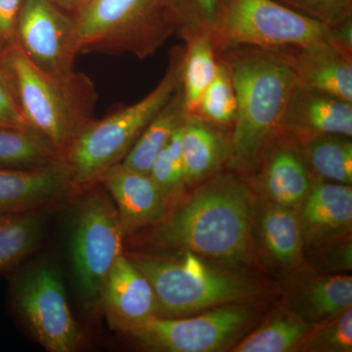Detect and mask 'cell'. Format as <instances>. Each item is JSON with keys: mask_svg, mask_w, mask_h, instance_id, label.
<instances>
[{"mask_svg": "<svg viewBox=\"0 0 352 352\" xmlns=\"http://www.w3.org/2000/svg\"><path fill=\"white\" fill-rule=\"evenodd\" d=\"M256 201L235 171H219L187 194L156 226L136 237L156 250L190 251L224 263H249L254 254Z\"/></svg>", "mask_w": 352, "mask_h": 352, "instance_id": "obj_1", "label": "cell"}, {"mask_svg": "<svg viewBox=\"0 0 352 352\" xmlns=\"http://www.w3.org/2000/svg\"><path fill=\"white\" fill-rule=\"evenodd\" d=\"M217 56L228 64L237 98L226 168L252 175L281 138L285 111L300 83L278 50L238 46L220 51Z\"/></svg>", "mask_w": 352, "mask_h": 352, "instance_id": "obj_2", "label": "cell"}, {"mask_svg": "<svg viewBox=\"0 0 352 352\" xmlns=\"http://www.w3.org/2000/svg\"><path fill=\"white\" fill-rule=\"evenodd\" d=\"M25 122L66 157L94 118L97 92L87 75L67 78L43 73L17 43L0 54Z\"/></svg>", "mask_w": 352, "mask_h": 352, "instance_id": "obj_3", "label": "cell"}, {"mask_svg": "<svg viewBox=\"0 0 352 352\" xmlns=\"http://www.w3.org/2000/svg\"><path fill=\"white\" fill-rule=\"evenodd\" d=\"M126 256L151 284L157 317L189 316L227 303L245 302L261 293V286L251 278L208 263L193 252Z\"/></svg>", "mask_w": 352, "mask_h": 352, "instance_id": "obj_4", "label": "cell"}, {"mask_svg": "<svg viewBox=\"0 0 352 352\" xmlns=\"http://www.w3.org/2000/svg\"><path fill=\"white\" fill-rule=\"evenodd\" d=\"M184 45L171 48L166 73L157 87L133 105L94 120L72 146L66 160L78 193L87 191L131 151L148 124L170 101L182 78Z\"/></svg>", "mask_w": 352, "mask_h": 352, "instance_id": "obj_5", "label": "cell"}, {"mask_svg": "<svg viewBox=\"0 0 352 352\" xmlns=\"http://www.w3.org/2000/svg\"><path fill=\"white\" fill-rule=\"evenodd\" d=\"M73 17L78 54H131L143 60L175 36L166 0H88Z\"/></svg>", "mask_w": 352, "mask_h": 352, "instance_id": "obj_6", "label": "cell"}, {"mask_svg": "<svg viewBox=\"0 0 352 352\" xmlns=\"http://www.w3.org/2000/svg\"><path fill=\"white\" fill-rule=\"evenodd\" d=\"M327 25L275 0H220L210 36L217 53L238 46L276 50L327 43Z\"/></svg>", "mask_w": 352, "mask_h": 352, "instance_id": "obj_7", "label": "cell"}, {"mask_svg": "<svg viewBox=\"0 0 352 352\" xmlns=\"http://www.w3.org/2000/svg\"><path fill=\"white\" fill-rule=\"evenodd\" d=\"M71 239L74 272L87 305H99L111 268L122 256L124 234L117 208L100 183L87 189Z\"/></svg>", "mask_w": 352, "mask_h": 352, "instance_id": "obj_8", "label": "cell"}, {"mask_svg": "<svg viewBox=\"0 0 352 352\" xmlns=\"http://www.w3.org/2000/svg\"><path fill=\"white\" fill-rule=\"evenodd\" d=\"M254 318V308L245 302H233L198 316L154 317L122 333L152 351H219L239 339Z\"/></svg>", "mask_w": 352, "mask_h": 352, "instance_id": "obj_9", "label": "cell"}, {"mask_svg": "<svg viewBox=\"0 0 352 352\" xmlns=\"http://www.w3.org/2000/svg\"><path fill=\"white\" fill-rule=\"evenodd\" d=\"M11 303L34 339L50 352H74L83 336L69 308L61 275L50 265L25 271L14 280Z\"/></svg>", "mask_w": 352, "mask_h": 352, "instance_id": "obj_10", "label": "cell"}, {"mask_svg": "<svg viewBox=\"0 0 352 352\" xmlns=\"http://www.w3.org/2000/svg\"><path fill=\"white\" fill-rule=\"evenodd\" d=\"M16 43L46 75L67 78L76 72L75 21L50 0H24Z\"/></svg>", "mask_w": 352, "mask_h": 352, "instance_id": "obj_11", "label": "cell"}, {"mask_svg": "<svg viewBox=\"0 0 352 352\" xmlns=\"http://www.w3.org/2000/svg\"><path fill=\"white\" fill-rule=\"evenodd\" d=\"M296 212L305 249L314 251L344 239L351 233V185L314 177Z\"/></svg>", "mask_w": 352, "mask_h": 352, "instance_id": "obj_12", "label": "cell"}, {"mask_svg": "<svg viewBox=\"0 0 352 352\" xmlns=\"http://www.w3.org/2000/svg\"><path fill=\"white\" fill-rule=\"evenodd\" d=\"M117 208L124 237L156 226L168 214V204L149 175L116 164L98 179Z\"/></svg>", "mask_w": 352, "mask_h": 352, "instance_id": "obj_13", "label": "cell"}, {"mask_svg": "<svg viewBox=\"0 0 352 352\" xmlns=\"http://www.w3.org/2000/svg\"><path fill=\"white\" fill-rule=\"evenodd\" d=\"M78 193L66 161L28 170L0 168V214L45 210Z\"/></svg>", "mask_w": 352, "mask_h": 352, "instance_id": "obj_14", "label": "cell"}, {"mask_svg": "<svg viewBox=\"0 0 352 352\" xmlns=\"http://www.w3.org/2000/svg\"><path fill=\"white\" fill-rule=\"evenodd\" d=\"M99 305L111 327L120 333L159 316V305L151 284L124 254L111 268Z\"/></svg>", "mask_w": 352, "mask_h": 352, "instance_id": "obj_15", "label": "cell"}, {"mask_svg": "<svg viewBox=\"0 0 352 352\" xmlns=\"http://www.w3.org/2000/svg\"><path fill=\"white\" fill-rule=\"evenodd\" d=\"M352 136V102L298 85L287 105L281 138L298 144L315 136Z\"/></svg>", "mask_w": 352, "mask_h": 352, "instance_id": "obj_16", "label": "cell"}, {"mask_svg": "<svg viewBox=\"0 0 352 352\" xmlns=\"http://www.w3.org/2000/svg\"><path fill=\"white\" fill-rule=\"evenodd\" d=\"M254 173L264 200L296 210L307 197L314 178L298 144L284 138L271 146Z\"/></svg>", "mask_w": 352, "mask_h": 352, "instance_id": "obj_17", "label": "cell"}, {"mask_svg": "<svg viewBox=\"0 0 352 352\" xmlns=\"http://www.w3.org/2000/svg\"><path fill=\"white\" fill-rule=\"evenodd\" d=\"M303 87L352 102V58L327 43L276 50Z\"/></svg>", "mask_w": 352, "mask_h": 352, "instance_id": "obj_18", "label": "cell"}, {"mask_svg": "<svg viewBox=\"0 0 352 352\" xmlns=\"http://www.w3.org/2000/svg\"><path fill=\"white\" fill-rule=\"evenodd\" d=\"M231 131L188 115L180 134V153L187 188H194L226 168Z\"/></svg>", "mask_w": 352, "mask_h": 352, "instance_id": "obj_19", "label": "cell"}, {"mask_svg": "<svg viewBox=\"0 0 352 352\" xmlns=\"http://www.w3.org/2000/svg\"><path fill=\"white\" fill-rule=\"evenodd\" d=\"M254 231L271 263L289 270L302 263L305 247L296 208L263 200L256 207Z\"/></svg>", "mask_w": 352, "mask_h": 352, "instance_id": "obj_20", "label": "cell"}, {"mask_svg": "<svg viewBox=\"0 0 352 352\" xmlns=\"http://www.w3.org/2000/svg\"><path fill=\"white\" fill-rule=\"evenodd\" d=\"M289 309L309 323H323L352 308V278L324 274L298 282L289 294Z\"/></svg>", "mask_w": 352, "mask_h": 352, "instance_id": "obj_21", "label": "cell"}, {"mask_svg": "<svg viewBox=\"0 0 352 352\" xmlns=\"http://www.w3.org/2000/svg\"><path fill=\"white\" fill-rule=\"evenodd\" d=\"M188 115L179 83L170 101L148 124L120 164L131 170L149 175L157 155L184 124Z\"/></svg>", "mask_w": 352, "mask_h": 352, "instance_id": "obj_22", "label": "cell"}, {"mask_svg": "<svg viewBox=\"0 0 352 352\" xmlns=\"http://www.w3.org/2000/svg\"><path fill=\"white\" fill-rule=\"evenodd\" d=\"M45 226V210L0 214V273L38 249Z\"/></svg>", "mask_w": 352, "mask_h": 352, "instance_id": "obj_23", "label": "cell"}, {"mask_svg": "<svg viewBox=\"0 0 352 352\" xmlns=\"http://www.w3.org/2000/svg\"><path fill=\"white\" fill-rule=\"evenodd\" d=\"M298 146L308 170L314 177L351 185V138L325 134L307 139Z\"/></svg>", "mask_w": 352, "mask_h": 352, "instance_id": "obj_24", "label": "cell"}, {"mask_svg": "<svg viewBox=\"0 0 352 352\" xmlns=\"http://www.w3.org/2000/svg\"><path fill=\"white\" fill-rule=\"evenodd\" d=\"M63 161V155L34 129L0 126V168L28 170Z\"/></svg>", "mask_w": 352, "mask_h": 352, "instance_id": "obj_25", "label": "cell"}, {"mask_svg": "<svg viewBox=\"0 0 352 352\" xmlns=\"http://www.w3.org/2000/svg\"><path fill=\"white\" fill-rule=\"evenodd\" d=\"M314 327V324L303 320L291 309L280 310L234 347L233 351H295Z\"/></svg>", "mask_w": 352, "mask_h": 352, "instance_id": "obj_26", "label": "cell"}, {"mask_svg": "<svg viewBox=\"0 0 352 352\" xmlns=\"http://www.w3.org/2000/svg\"><path fill=\"white\" fill-rule=\"evenodd\" d=\"M184 43L180 85L187 111L193 115L217 75V57L210 34H198Z\"/></svg>", "mask_w": 352, "mask_h": 352, "instance_id": "obj_27", "label": "cell"}, {"mask_svg": "<svg viewBox=\"0 0 352 352\" xmlns=\"http://www.w3.org/2000/svg\"><path fill=\"white\" fill-rule=\"evenodd\" d=\"M236 113L237 98L230 69L226 60L217 57V75L204 92L193 115L198 116L215 126L232 131Z\"/></svg>", "mask_w": 352, "mask_h": 352, "instance_id": "obj_28", "label": "cell"}, {"mask_svg": "<svg viewBox=\"0 0 352 352\" xmlns=\"http://www.w3.org/2000/svg\"><path fill=\"white\" fill-rule=\"evenodd\" d=\"M182 126L157 155L149 173L150 177L161 192L170 210L187 195L180 153Z\"/></svg>", "mask_w": 352, "mask_h": 352, "instance_id": "obj_29", "label": "cell"}, {"mask_svg": "<svg viewBox=\"0 0 352 352\" xmlns=\"http://www.w3.org/2000/svg\"><path fill=\"white\" fill-rule=\"evenodd\" d=\"M175 27V36L183 41L198 34H212L220 0H166Z\"/></svg>", "mask_w": 352, "mask_h": 352, "instance_id": "obj_30", "label": "cell"}, {"mask_svg": "<svg viewBox=\"0 0 352 352\" xmlns=\"http://www.w3.org/2000/svg\"><path fill=\"white\" fill-rule=\"evenodd\" d=\"M298 349L302 351L351 352L352 308L331 320L316 324Z\"/></svg>", "mask_w": 352, "mask_h": 352, "instance_id": "obj_31", "label": "cell"}, {"mask_svg": "<svg viewBox=\"0 0 352 352\" xmlns=\"http://www.w3.org/2000/svg\"><path fill=\"white\" fill-rule=\"evenodd\" d=\"M330 27L352 16V0H275Z\"/></svg>", "mask_w": 352, "mask_h": 352, "instance_id": "obj_32", "label": "cell"}, {"mask_svg": "<svg viewBox=\"0 0 352 352\" xmlns=\"http://www.w3.org/2000/svg\"><path fill=\"white\" fill-rule=\"evenodd\" d=\"M314 251H319L318 258L315 263L321 271L328 272L327 274H338L339 271L351 270V237L323 245Z\"/></svg>", "mask_w": 352, "mask_h": 352, "instance_id": "obj_33", "label": "cell"}, {"mask_svg": "<svg viewBox=\"0 0 352 352\" xmlns=\"http://www.w3.org/2000/svg\"><path fill=\"white\" fill-rule=\"evenodd\" d=\"M0 126L32 129L25 122L16 101L10 80L0 56Z\"/></svg>", "mask_w": 352, "mask_h": 352, "instance_id": "obj_34", "label": "cell"}, {"mask_svg": "<svg viewBox=\"0 0 352 352\" xmlns=\"http://www.w3.org/2000/svg\"><path fill=\"white\" fill-rule=\"evenodd\" d=\"M24 0H0V54L16 44V27Z\"/></svg>", "mask_w": 352, "mask_h": 352, "instance_id": "obj_35", "label": "cell"}, {"mask_svg": "<svg viewBox=\"0 0 352 352\" xmlns=\"http://www.w3.org/2000/svg\"><path fill=\"white\" fill-rule=\"evenodd\" d=\"M327 43L352 58V16L328 27Z\"/></svg>", "mask_w": 352, "mask_h": 352, "instance_id": "obj_36", "label": "cell"}, {"mask_svg": "<svg viewBox=\"0 0 352 352\" xmlns=\"http://www.w3.org/2000/svg\"><path fill=\"white\" fill-rule=\"evenodd\" d=\"M65 12L74 16L82 6V0H50Z\"/></svg>", "mask_w": 352, "mask_h": 352, "instance_id": "obj_37", "label": "cell"}, {"mask_svg": "<svg viewBox=\"0 0 352 352\" xmlns=\"http://www.w3.org/2000/svg\"><path fill=\"white\" fill-rule=\"evenodd\" d=\"M87 1H88V0H82V6H83V4L87 3ZM82 6H80V7H82Z\"/></svg>", "mask_w": 352, "mask_h": 352, "instance_id": "obj_38", "label": "cell"}]
</instances>
